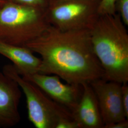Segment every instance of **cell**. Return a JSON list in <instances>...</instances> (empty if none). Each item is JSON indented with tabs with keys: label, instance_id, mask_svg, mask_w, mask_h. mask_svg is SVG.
<instances>
[{
	"label": "cell",
	"instance_id": "8992f818",
	"mask_svg": "<svg viewBox=\"0 0 128 128\" xmlns=\"http://www.w3.org/2000/svg\"><path fill=\"white\" fill-rule=\"evenodd\" d=\"M90 84L96 94L104 126L128 119L122 100V83L102 78Z\"/></svg>",
	"mask_w": 128,
	"mask_h": 128
},
{
	"label": "cell",
	"instance_id": "ba28073f",
	"mask_svg": "<svg viewBox=\"0 0 128 128\" xmlns=\"http://www.w3.org/2000/svg\"><path fill=\"white\" fill-rule=\"evenodd\" d=\"M21 97V89L17 82L0 72V128L12 127L19 123Z\"/></svg>",
	"mask_w": 128,
	"mask_h": 128
},
{
	"label": "cell",
	"instance_id": "7c38bea8",
	"mask_svg": "<svg viewBox=\"0 0 128 128\" xmlns=\"http://www.w3.org/2000/svg\"><path fill=\"white\" fill-rule=\"evenodd\" d=\"M6 1L25 5L46 10L50 4L51 0H5Z\"/></svg>",
	"mask_w": 128,
	"mask_h": 128
},
{
	"label": "cell",
	"instance_id": "8fae6325",
	"mask_svg": "<svg viewBox=\"0 0 128 128\" xmlns=\"http://www.w3.org/2000/svg\"><path fill=\"white\" fill-rule=\"evenodd\" d=\"M116 0H100L97 12L99 16L116 14Z\"/></svg>",
	"mask_w": 128,
	"mask_h": 128
},
{
	"label": "cell",
	"instance_id": "9c48e42d",
	"mask_svg": "<svg viewBox=\"0 0 128 128\" xmlns=\"http://www.w3.org/2000/svg\"><path fill=\"white\" fill-rule=\"evenodd\" d=\"M80 100L72 114L79 128H103V123L96 94L90 84H82Z\"/></svg>",
	"mask_w": 128,
	"mask_h": 128
},
{
	"label": "cell",
	"instance_id": "2e32d148",
	"mask_svg": "<svg viewBox=\"0 0 128 128\" xmlns=\"http://www.w3.org/2000/svg\"><path fill=\"white\" fill-rule=\"evenodd\" d=\"M66 0H51L49 5L56 4H58V3L61 2H63L64 1H66Z\"/></svg>",
	"mask_w": 128,
	"mask_h": 128
},
{
	"label": "cell",
	"instance_id": "5bb4252c",
	"mask_svg": "<svg viewBox=\"0 0 128 128\" xmlns=\"http://www.w3.org/2000/svg\"><path fill=\"white\" fill-rule=\"evenodd\" d=\"M122 100L125 114L127 118L128 119V86L127 82L122 84Z\"/></svg>",
	"mask_w": 128,
	"mask_h": 128
},
{
	"label": "cell",
	"instance_id": "6da1fadb",
	"mask_svg": "<svg viewBox=\"0 0 128 128\" xmlns=\"http://www.w3.org/2000/svg\"><path fill=\"white\" fill-rule=\"evenodd\" d=\"M25 46L41 56L39 73L56 75L76 85L104 79V71L93 50L90 30H61L50 25Z\"/></svg>",
	"mask_w": 128,
	"mask_h": 128
},
{
	"label": "cell",
	"instance_id": "7a4b0ae2",
	"mask_svg": "<svg viewBox=\"0 0 128 128\" xmlns=\"http://www.w3.org/2000/svg\"><path fill=\"white\" fill-rule=\"evenodd\" d=\"M93 50L104 79L128 82V34L119 14L99 16L90 30Z\"/></svg>",
	"mask_w": 128,
	"mask_h": 128
},
{
	"label": "cell",
	"instance_id": "30bf717a",
	"mask_svg": "<svg viewBox=\"0 0 128 128\" xmlns=\"http://www.w3.org/2000/svg\"><path fill=\"white\" fill-rule=\"evenodd\" d=\"M0 54L13 63L18 73L23 78L40 72L41 58L36 56L26 46L0 41Z\"/></svg>",
	"mask_w": 128,
	"mask_h": 128
},
{
	"label": "cell",
	"instance_id": "52a82bcc",
	"mask_svg": "<svg viewBox=\"0 0 128 128\" xmlns=\"http://www.w3.org/2000/svg\"><path fill=\"white\" fill-rule=\"evenodd\" d=\"M23 78V77H22ZM56 103L73 112L80 100L82 85L64 84L56 75L36 73L25 78Z\"/></svg>",
	"mask_w": 128,
	"mask_h": 128
},
{
	"label": "cell",
	"instance_id": "5b68a950",
	"mask_svg": "<svg viewBox=\"0 0 128 128\" xmlns=\"http://www.w3.org/2000/svg\"><path fill=\"white\" fill-rule=\"evenodd\" d=\"M100 0H68L50 5L46 16L50 25L61 30H91L99 16Z\"/></svg>",
	"mask_w": 128,
	"mask_h": 128
},
{
	"label": "cell",
	"instance_id": "3957f363",
	"mask_svg": "<svg viewBox=\"0 0 128 128\" xmlns=\"http://www.w3.org/2000/svg\"><path fill=\"white\" fill-rule=\"evenodd\" d=\"M50 26L46 10L8 1L0 5V41L25 46Z\"/></svg>",
	"mask_w": 128,
	"mask_h": 128
},
{
	"label": "cell",
	"instance_id": "e0dca14e",
	"mask_svg": "<svg viewBox=\"0 0 128 128\" xmlns=\"http://www.w3.org/2000/svg\"><path fill=\"white\" fill-rule=\"evenodd\" d=\"M6 0H0V5L2 4L3 2H5Z\"/></svg>",
	"mask_w": 128,
	"mask_h": 128
},
{
	"label": "cell",
	"instance_id": "277c9868",
	"mask_svg": "<svg viewBox=\"0 0 128 128\" xmlns=\"http://www.w3.org/2000/svg\"><path fill=\"white\" fill-rule=\"evenodd\" d=\"M2 72L13 79L26 99L28 118L37 128H56L60 121L73 119L72 114L52 100L33 83L20 76L13 64H6Z\"/></svg>",
	"mask_w": 128,
	"mask_h": 128
},
{
	"label": "cell",
	"instance_id": "9a60e30c",
	"mask_svg": "<svg viewBox=\"0 0 128 128\" xmlns=\"http://www.w3.org/2000/svg\"><path fill=\"white\" fill-rule=\"evenodd\" d=\"M128 128V119L104 125L103 128Z\"/></svg>",
	"mask_w": 128,
	"mask_h": 128
},
{
	"label": "cell",
	"instance_id": "4fadbf2b",
	"mask_svg": "<svg viewBox=\"0 0 128 128\" xmlns=\"http://www.w3.org/2000/svg\"><path fill=\"white\" fill-rule=\"evenodd\" d=\"M116 9L124 24L128 25V0H116Z\"/></svg>",
	"mask_w": 128,
	"mask_h": 128
}]
</instances>
